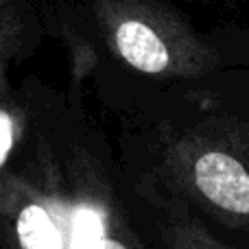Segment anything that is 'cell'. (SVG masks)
Instances as JSON below:
<instances>
[{"instance_id": "6da1fadb", "label": "cell", "mask_w": 249, "mask_h": 249, "mask_svg": "<svg viewBox=\"0 0 249 249\" xmlns=\"http://www.w3.org/2000/svg\"><path fill=\"white\" fill-rule=\"evenodd\" d=\"M144 184L249 236V123L206 118L166 133Z\"/></svg>"}, {"instance_id": "7a4b0ae2", "label": "cell", "mask_w": 249, "mask_h": 249, "mask_svg": "<svg viewBox=\"0 0 249 249\" xmlns=\"http://www.w3.org/2000/svg\"><path fill=\"white\" fill-rule=\"evenodd\" d=\"M94 18L112 53L129 68L160 79L210 72L219 55L181 13L153 0H96Z\"/></svg>"}, {"instance_id": "3957f363", "label": "cell", "mask_w": 249, "mask_h": 249, "mask_svg": "<svg viewBox=\"0 0 249 249\" xmlns=\"http://www.w3.org/2000/svg\"><path fill=\"white\" fill-rule=\"evenodd\" d=\"M4 249H74L64 158L44 142L22 168L0 177Z\"/></svg>"}, {"instance_id": "277c9868", "label": "cell", "mask_w": 249, "mask_h": 249, "mask_svg": "<svg viewBox=\"0 0 249 249\" xmlns=\"http://www.w3.org/2000/svg\"><path fill=\"white\" fill-rule=\"evenodd\" d=\"M61 158L72 210L74 249H144L103 162L83 146H72Z\"/></svg>"}, {"instance_id": "5b68a950", "label": "cell", "mask_w": 249, "mask_h": 249, "mask_svg": "<svg viewBox=\"0 0 249 249\" xmlns=\"http://www.w3.org/2000/svg\"><path fill=\"white\" fill-rule=\"evenodd\" d=\"M142 195L155 208L162 249H234L212 234L186 201L146 184H142Z\"/></svg>"}, {"instance_id": "8992f818", "label": "cell", "mask_w": 249, "mask_h": 249, "mask_svg": "<svg viewBox=\"0 0 249 249\" xmlns=\"http://www.w3.org/2000/svg\"><path fill=\"white\" fill-rule=\"evenodd\" d=\"M29 33H26V18L20 0H0V59L7 70L13 57H20L24 51Z\"/></svg>"}, {"instance_id": "52a82bcc", "label": "cell", "mask_w": 249, "mask_h": 249, "mask_svg": "<svg viewBox=\"0 0 249 249\" xmlns=\"http://www.w3.org/2000/svg\"><path fill=\"white\" fill-rule=\"evenodd\" d=\"M24 112L18 105V101L11 99L7 86L2 90V109H0V138H2V149H0V168H9L11 166V160L16 155L18 146L22 142L24 136Z\"/></svg>"}]
</instances>
